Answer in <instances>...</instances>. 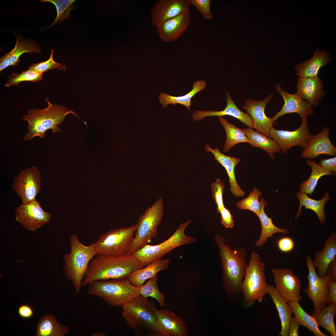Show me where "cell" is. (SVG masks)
Instances as JSON below:
<instances>
[{"mask_svg": "<svg viewBox=\"0 0 336 336\" xmlns=\"http://www.w3.org/2000/svg\"><path fill=\"white\" fill-rule=\"evenodd\" d=\"M214 240L218 246L221 260L222 282L229 300L237 306L241 305V285L248 264L245 249L232 250L225 240L216 234Z\"/></svg>", "mask_w": 336, "mask_h": 336, "instance_id": "1", "label": "cell"}, {"mask_svg": "<svg viewBox=\"0 0 336 336\" xmlns=\"http://www.w3.org/2000/svg\"><path fill=\"white\" fill-rule=\"evenodd\" d=\"M143 267L133 254L118 256L97 254L89 263L82 285L87 286L96 280L125 278L134 271Z\"/></svg>", "mask_w": 336, "mask_h": 336, "instance_id": "2", "label": "cell"}, {"mask_svg": "<svg viewBox=\"0 0 336 336\" xmlns=\"http://www.w3.org/2000/svg\"><path fill=\"white\" fill-rule=\"evenodd\" d=\"M45 100L48 104L46 108L42 109H28L27 114L23 117V119L28 123V131L24 136V140L30 141L36 136L44 139L46 137V132L49 130H51L53 135L57 132H63L58 126L61 125L66 116L69 114L82 119L73 111L67 107L53 105L47 98Z\"/></svg>", "mask_w": 336, "mask_h": 336, "instance_id": "3", "label": "cell"}, {"mask_svg": "<svg viewBox=\"0 0 336 336\" xmlns=\"http://www.w3.org/2000/svg\"><path fill=\"white\" fill-rule=\"evenodd\" d=\"M70 242V252L63 255V268L76 293L79 294L89 263L98 254L94 243L88 245H83L74 233L71 235Z\"/></svg>", "mask_w": 336, "mask_h": 336, "instance_id": "4", "label": "cell"}, {"mask_svg": "<svg viewBox=\"0 0 336 336\" xmlns=\"http://www.w3.org/2000/svg\"><path fill=\"white\" fill-rule=\"evenodd\" d=\"M122 308L123 318L136 335H154L157 308L153 301L139 295Z\"/></svg>", "mask_w": 336, "mask_h": 336, "instance_id": "5", "label": "cell"}, {"mask_svg": "<svg viewBox=\"0 0 336 336\" xmlns=\"http://www.w3.org/2000/svg\"><path fill=\"white\" fill-rule=\"evenodd\" d=\"M87 293L99 297L108 305L122 307L133 298L138 296V287L133 285L125 278L106 280H96L88 285Z\"/></svg>", "mask_w": 336, "mask_h": 336, "instance_id": "6", "label": "cell"}, {"mask_svg": "<svg viewBox=\"0 0 336 336\" xmlns=\"http://www.w3.org/2000/svg\"><path fill=\"white\" fill-rule=\"evenodd\" d=\"M265 268V264L261 261L259 255L252 252L241 285V305L243 308L252 306L256 301H262L268 285L264 273Z\"/></svg>", "mask_w": 336, "mask_h": 336, "instance_id": "7", "label": "cell"}, {"mask_svg": "<svg viewBox=\"0 0 336 336\" xmlns=\"http://www.w3.org/2000/svg\"><path fill=\"white\" fill-rule=\"evenodd\" d=\"M191 222L189 220L180 223L174 234L163 242L154 245L147 244L132 254L145 266L161 259L176 248L196 243L195 237L186 235L184 231Z\"/></svg>", "mask_w": 336, "mask_h": 336, "instance_id": "8", "label": "cell"}, {"mask_svg": "<svg viewBox=\"0 0 336 336\" xmlns=\"http://www.w3.org/2000/svg\"><path fill=\"white\" fill-rule=\"evenodd\" d=\"M164 212L163 199L160 197L139 217L134 238L128 254H133L156 236L157 227Z\"/></svg>", "mask_w": 336, "mask_h": 336, "instance_id": "9", "label": "cell"}, {"mask_svg": "<svg viewBox=\"0 0 336 336\" xmlns=\"http://www.w3.org/2000/svg\"><path fill=\"white\" fill-rule=\"evenodd\" d=\"M137 228L136 224L110 230L101 235L94 243L98 254L118 256L128 254Z\"/></svg>", "mask_w": 336, "mask_h": 336, "instance_id": "10", "label": "cell"}, {"mask_svg": "<svg viewBox=\"0 0 336 336\" xmlns=\"http://www.w3.org/2000/svg\"><path fill=\"white\" fill-rule=\"evenodd\" d=\"M41 174L35 166L21 170L14 178L12 187L21 198L22 204H26L35 200L41 190Z\"/></svg>", "mask_w": 336, "mask_h": 336, "instance_id": "11", "label": "cell"}, {"mask_svg": "<svg viewBox=\"0 0 336 336\" xmlns=\"http://www.w3.org/2000/svg\"><path fill=\"white\" fill-rule=\"evenodd\" d=\"M15 219L26 230L34 232L48 223L52 215L44 210L40 203L35 200L21 204L16 209Z\"/></svg>", "mask_w": 336, "mask_h": 336, "instance_id": "12", "label": "cell"}, {"mask_svg": "<svg viewBox=\"0 0 336 336\" xmlns=\"http://www.w3.org/2000/svg\"><path fill=\"white\" fill-rule=\"evenodd\" d=\"M306 263L309 271L308 283L304 291L313 302L314 310H316L325 307L327 304L326 299L329 292L328 282L330 278L328 275L323 278L318 276L312 258L309 256H307Z\"/></svg>", "mask_w": 336, "mask_h": 336, "instance_id": "13", "label": "cell"}, {"mask_svg": "<svg viewBox=\"0 0 336 336\" xmlns=\"http://www.w3.org/2000/svg\"><path fill=\"white\" fill-rule=\"evenodd\" d=\"M270 134L272 138L279 146L282 154L294 146L304 148L313 135L309 132L307 118H302L301 125L295 130H279L273 127L271 129Z\"/></svg>", "mask_w": 336, "mask_h": 336, "instance_id": "14", "label": "cell"}, {"mask_svg": "<svg viewBox=\"0 0 336 336\" xmlns=\"http://www.w3.org/2000/svg\"><path fill=\"white\" fill-rule=\"evenodd\" d=\"M273 97V94L271 93L261 100L249 99L245 100L242 106V108L246 111L247 114L251 118L253 128L257 132L270 138H272L270 134L271 129L273 127V125L277 123L273 117L270 118L266 116L264 110L266 105Z\"/></svg>", "mask_w": 336, "mask_h": 336, "instance_id": "15", "label": "cell"}, {"mask_svg": "<svg viewBox=\"0 0 336 336\" xmlns=\"http://www.w3.org/2000/svg\"><path fill=\"white\" fill-rule=\"evenodd\" d=\"M274 278L275 287L287 302L300 301L301 282L290 269H271Z\"/></svg>", "mask_w": 336, "mask_h": 336, "instance_id": "16", "label": "cell"}, {"mask_svg": "<svg viewBox=\"0 0 336 336\" xmlns=\"http://www.w3.org/2000/svg\"><path fill=\"white\" fill-rule=\"evenodd\" d=\"M154 335L188 336L189 331L183 319L171 310L157 309Z\"/></svg>", "mask_w": 336, "mask_h": 336, "instance_id": "17", "label": "cell"}, {"mask_svg": "<svg viewBox=\"0 0 336 336\" xmlns=\"http://www.w3.org/2000/svg\"><path fill=\"white\" fill-rule=\"evenodd\" d=\"M189 0H159L151 10L152 22L156 28L167 20L189 11Z\"/></svg>", "mask_w": 336, "mask_h": 336, "instance_id": "18", "label": "cell"}, {"mask_svg": "<svg viewBox=\"0 0 336 336\" xmlns=\"http://www.w3.org/2000/svg\"><path fill=\"white\" fill-rule=\"evenodd\" d=\"M281 84L278 83L275 88L283 97L284 103L281 110L273 117L274 121L284 115L290 113L297 114L301 119L307 118L309 115L314 114L312 106L308 101L296 92L291 94L281 89Z\"/></svg>", "mask_w": 336, "mask_h": 336, "instance_id": "19", "label": "cell"}, {"mask_svg": "<svg viewBox=\"0 0 336 336\" xmlns=\"http://www.w3.org/2000/svg\"><path fill=\"white\" fill-rule=\"evenodd\" d=\"M189 11H185L170 19L157 28L161 42H173L178 39L187 29L190 22Z\"/></svg>", "mask_w": 336, "mask_h": 336, "instance_id": "20", "label": "cell"}, {"mask_svg": "<svg viewBox=\"0 0 336 336\" xmlns=\"http://www.w3.org/2000/svg\"><path fill=\"white\" fill-rule=\"evenodd\" d=\"M329 130L328 127L313 135L303 148L301 156L307 159H314L320 155L336 156V148L331 142L329 137Z\"/></svg>", "mask_w": 336, "mask_h": 336, "instance_id": "21", "label": "cell"}, {"mask_svg": "<svg viewBox=\"0 0 336 336\" xmlns=\"http://www.w3.org/2000/svg\"><path fill=\"white\" fill-rule=\"evenodd\" d=\"M205 148L207 152H210L213 155L217 162L225 169L229 177L228 182L230 185V190L233 196L236 197H244L245 192L242 190L238 184L235 173V167L240 162V159L224 154L217 147L213 149L210 145L206 144Z\"/></svg>", "mask_w": 336, "mask_h": 336, "instance_id": "22", "label": "cell"}, {"mask_svg": "<svg viewBox=\"0 0 336 336\" xmlns=\"http://www.w3.org/2000/svg\"><path fill=\"white\" fill-rule=\"evenodd\" d=\"M322 79L318 76L311 77H299L297 82L296 93L308 101L311 106H316L326 93L323 90Z\"/></svg>", "mask_w": 336, "mask_h": 336, "instance_id": "23", "label": "cell"}, {"mask_svg": "<svg viewBox=\"0 0 336 336\" xmlns=\"http://www.w3.org/2000/svg\"><path fill=\"white\" fill-rule=\"evenodd\" d=\"M227 104L225 108L220 111L214 110H196L192 114L194 121H196L202 120L208 116H222L229 115L238 119L248 127L253 128V123L250 117L247 114L241 111L234 102L227 91H226Z\"/></svg>", "mask_w": 336, "mask_h": 336, "instance_id": "24", "label": "cell"}, {"mask_svg": "<svg viewBox=\"0 0 336 336\" xmlns=\"http://www.w3.org/2000/svg\"><path fill=\"white\" fill-rule=\"evenodd\" d=\"M41 52L35 41L27 40L21 36L16 38L14 48L0 58V73L10 66H16L20 63V57L22 54L25 53H39Z\"/></svg>", "mask_w": 336, "mask_h": 336, "instance_id": "25", "label": "cell"}, {"mask_svg": "<svg viewBox=\"0 0 336 336\" xmlns=\"http://www.w3.org/2000/svg\"><path fill=\"white\" fill-rule=\"evenodd\" d=\"M336 234L332 232L326 239L323 249L315 252L313 265L318 269L316 272L320 277L327 275V270L330 263L336 258Z\"/></svg>", "mask_w": 336, "mask_h": 336, "instance_id": "26", "label": "cell"}, {"mask_svg": "<svg viewBox=\"0 0 336 336\" xmlns=\"http://www.w3.org/2000/svg\"><path fill=\"white\" fill-rule=\"evenodd\" d=\"M331 61L329 52H326L325 49L321 51L317 49L311 59L296 65L294 69L300 77H316L320 68Z\"/></svg>", "mask_w": 336, "mask_h": 336, "instance_id": "27", "label": "cell"}, {"mask_svg": "<svg viewBox=\"0 0 336 336\" xmlns=\"http://www.w3.org/2000/svg\"><path fill=\"white\" fill-rule=\"evenodd\" d=\"M266 293L272 299L278 311L281 321V328L279 336H288L291 321L293 313L292 308L282 296L274 285H268Z\"/></svg>", "mask_w": 336, "mask_h": 336, "instance_id": "28", "label": "cell"}, {"mask_svg": "<svg viewBox=\"0 0 336 336\" xmlns=\"http://www.w3.org/2000/svg\"><path fill=\"white\" fill-rule=\"evenodd\" d=\"M171 261L169 258L161 259L154 261L142 268L136 269L127 278L133 286L139 287L146 281L157 275L160 271L167 269Z\"/></svg>", "mask_w": 336, "mask_h": 336, "instance_id": "29", "label": "cell"}, {"mask_svg": "<svg viewBox=\"0 0 336 336\" xmlns=\"http://www.w3.org/2000/svg\"><path fill=\"white\" fill-rule=\"evenodd\" d=\"M260 202L261 209L258 217L261 225V231L259 239L254 243L256 246L260 247L265 244L269 237L272 238L273 234L277 233L287 234L289 231L286 228H281L274 225L272 218H270L266 214L264 208L268 204L264 198L261 197Z\"/></svg>", "mask_w": 336, "mask_h": 336, "instance_id": "30", "label": "cell"}, {"mask_svg": "<svg viewBox=\"0 0 336 336\" xmlns=\"http://www.w3.org/2000/svg\"><path fill=\"white\" fill-rule=\"evenodd\" d=\"M296 194L299 201V206L298 211L294 218L297 219L300 216L301 214L302 206H304L305 208L311 209L315 213L321 224H324L325 223L326 218L324 212V207L325 203L329 201L330 198L328 191L325 192L323 198L319 200L310 198L305 193L296 192Z\"/></svg>", "mask_w": 336, "mask_h": 336, "instance_id": "31", "label": "cell"}, {"mask_svg": "<svg viewBox=\"0 0 336 336\" xmlns=\"http://www.w3.org/2000/svg\"><path fill=\"white\" fill-rule=\"evenodd\" d=\"M243 130L248 138V143L252 147H259L266 151L273 161L274 159V154L281 152L279 146L273 139L252 128H244Z\"/></svg>", "mask_w": 336, "mask_h": 336, "instance_id": "32", "label": "cell"}, {"mask_svg": "<svg viewBox=\"0 0 336 336\" xmlns=\"http://www.w3.org/2000/svg\"><path fill=\"white\" fill-rule=\"evenodd\" d=\"M69 331L68 326H64L52 315L47 314L40 319L37 325L36 336H64Z\"/></svg>", "mask_w": 336, "mask_h": 336, "instance_id": "33", "label": "cell"}, {"mask_svg": "<svg viewBox=\"0 0 336 336\" xmlns=\"http://www.w3.org/2000/svg\"><path fill=\"white\" fill-rule=\"evenodd\" d=\"M207 83L204 80L195 82L193 85V89L189 93L182 96H175L169 95L165 93L160 94L159 99L160 102L164 108L169 104L176 105L180 104L185 106L190 111V106L191 103L192 98L197 93L204 90Z\"/></svg>", "mask_w": 336, "mask_h": 336, "instance_id": "34", "label": "cell"}, {"mask_svg": "<svg viewBox=\"0 0 336 336\" xmlns=\"http://www.w3.org/2000/svg\"><path fill=\"white\" fill-rule=\"evenodd\" d=\"M336 315V304L332 302L326 307L314 310L311 315L318 325L325 329L331 336H336L334 318Z\"/></svg>", "mask_w": 336, "mask_h": 336, "instance_id": "35", "label": "cell"}, {"mask_svg": "<svg viewBox=\"0 0 336 336\" xmlns=\"http://www.w3.org/2000/svg\"><path fill=\"white\" fill-rule=\"evenodd\" d=\"M219 120L224 128L226 134L223 149L224 152H228L234 146L239 143H248V138L243 129L229 123L222 116L219 117Z\"/></svg>", "mask_w": 336, "mask_h": 336, "instance_id": "36", "label": "cell"}, {"mask_svg": "<svg viewBox=\"0 0 336 336\" xmlns=\"http://www.w3.org/2000/svg\"><path fill=\"white\" fill-rule=\"evenodd\" d=\"M306 162L308 166L311 168V173L306 180L301 182L299 186L300 189L299 192L305 193L311 195L314 191L319 180L321 177L325 175L334 174L333 173L324 169L315 161L307 160Z\"/></svg>", "mask_w": 336, "mask_h": 336, "instance_id": "37", "label": "cell"}, {"mask_svg": "<svg viewBox=\"0 0 336 336\" xmlns=\"http://www.w3.org/2000/svg\"><path fill=\"white\" fill-rule=\"evenodd\" d=\"M287 303L291 306L296 319L300 325L307 328L316 336H328L319 330V325L315 319L303 309L299 301H296Z\"/></svg>", "mask_w": 336, "mask_h": 336, "instance_id": "38", "label": "cell"}, {"mask_svg": "<svg viewBox=\"0 0 336 336\" xmlns=\"http://www.w3.org/2000/svg\"><path fill=\"white\" fill-rule=\"evenodd\" d=\"M158 276L148 280L144 284L138 287L139 294L145 298L151 297L154 298L161 307L165 305V297L161 292L158 286Z\"/></svg>", "mask_w": 336, "mask_h": 336, "instance_id": "39", "label": "cell"}, {"mask_svg": "<svg viewBox=\"0 0 336 336\" xmlns=\"http://www.w3.org/2000/svg\"><path fill=\"white\" fill-rule=\"evenodd\" d=\"M262 192L256 188L245 198L238 201L236 203L237 208L240 210H248L255 213L258 217L261 209V204L259 200Z\"/></svg>", "mask_w": 336, "mask_h": 336, "instance_id": "40", "label": "cell"}, {"mask_svg": "<svg viewBox=\"0 0 336 336\" xmlns=\"http://www.w3.org/2000/svg\"><path fill=\"white\" fill-rule=\"evenodd\" d=\"M43 77V73L29 68L27 70L22 71L21 73L11 74L4 85L7 87L14 85L18 86L21 82L25 81L37 82L41 81Z\"/></svg>", "mask_w": 336, "mask_h": 336, "instance_id": "41", "label": "cell"}, {"mask_svg": "<svg viewBox=\"0 0 336 336\" xmlns=\"http://www.w3.org/2000/svg\"><path fill=\"white\" fill-rule=\"evenodd\" d=\"M41 2H48L54 4L57 11V16L54 21L49 27L61 22L67 19L70 16V12L74 9L73 3L75 0H41Z\"/></svg>", "mask_w": 336, "mask_h": 336, "instance_id": "42", "label": "cell"}, {"mask_svg": "<svg viewBox=\"0 0 336 336\" xmlns=\"http://www.w3.org/2000/svg\"><path fill=\"white\" fill-rule=\"evenodd\" d=\"M53 53L54 50L52 49L50 58L48 60L38 63H33L29 67V68L43 74L45 72L54 68H57L58 70L66 71L67 69L65 66L63 65L54 60Z\"/></svg>", "mask_w": 336, "mask_h": 336, "instance_id": "43", "label": "cell"}, {"mask_svg": "<svg viewBox=\"0 0 336 336\" xmlns=\"http://www.w3.org/2000/svg\"><path fill=\"white\" fill-rule=\"evenodd\" d=\"M225 186L224 183L219 179H217L215 182L211 184L212 197L217 205V212L218 213H219L220 210L225 207L223 199Z\"/></svg>", "mask_w": 336, "mask_h": 336, "instance_id": "44", "label": "cell"}, {"mask_svg": "<svg viewBox=\"0 0 336 336\" xmlns=\"http://www.w3.org/2000/svg\"><path fill=\"white\" fill-rule=\"evenodd\" d=\"M192 5L200 12L203 18L210 20L212 18L213 15L210 9L211 0H189Z\"/></svg>", "mask_w": 336, "mask_h": 336, "instance_id": "45", "label": "cell"}, {"mask_svg": "<svg viewBox=\"0 0 336 336\" xmlns=\"http://www.w3.org/2000/svg\"><path fill=\"white\" fill-rule=\"evenodd\" d=\"M221 215V222L226 228H232L234 226L233 216L229 210L224 207L220 211Z\"/></svg>", "mask_w": 336, "mask_h": 336, "instance_id": "46", "label": "cell"}, {"mask_svg": "<svg viewBox=\"0 0 336 336\" xmlns=\"http://www.w3.org/2000/svg\"><path fill=\"white\" fill-rule=\"evenodd\" d=\"M277 243L279 250L282 252H289L292 250L294 247V241L289 237L281 238L277 241Z\"/></svg>", "mask_w": 336, "mask_h": 336, "instance_id": "47", "label": "cell"}, {"mask_svg": "<svg viewBox=\"0 0 336 336\" xmlns=\"http://www.w3.org/2000/svg\"><path fill=\"white\" fill-rule=\"evenodd\" d=\"M325 170L334 174L336 173V157H334L328 159L322 158L318 162Z\"/></svg>", "mask_w": 336, "mask_h": 336, "instance_id": "48", "label": "cell"}, {"mask_svg": "<svg viewBox=\"0 0 336 336\" xmlns=\"http://www.w3.org/2000/svg\"><path fill=\"white\" fill-rule=\"evenodd\" d=\"M19 316L22 318L28 319L33 315L34 312L32 308L30 305L23 304L20 306L18 309Z\"/></svg>", "mask_w": 336, "mask_h": 336, "instance_id": "49", "label": "cell"}, {"mask_svg": "<svg viewBox=\"0 0 336 336\" xmlns=\"http://www.w3.org/2000/svg\"><path fill=\"white\" fill-rule=\"evenodd\" d=\"M328 286L329 292L326 299L327 304L333 302L336 304V282L330 280Z\"/></svg>", "mask_w": 336, "mask_h": 336, "instance_id": "50", "label": "cell"}, {"mask_svg": "<svg viewBox=\"0 0 336 336\" xmlns=\"http://www.w3.org/2000/svg\"><path fill=\"white\" fill-rule=\"evenodd\" d=\"M300 325L294 315L292 316L288 336H298L299 328Z\"/></svg>", "mask_w": 336, "mask_h": 336, "instance_id": "51", "label": "cell"}, {"mask_svg": "<svg viewBox=\"0 0 336 336\" xmlns=\"http://www.w3.org/2000/svg\"><path fill=\"white\" fill-rule=\"evenodd\" d=\"M327 275L330 278V280L336 282V258L330 263L327 270Z\"/></svg>", "mask_w": 336, "mask_h": 336, "instance_id": "52", "label": "cell"}, {"mask_svg": "<svg viewBox=\"0 0 336 336\" xmlns=\"http://www.w3.org/2000/svg\"><path fill=\"white\" fill-rule=\"evenodd\" d=\"M94 336H105V335L104 333H103L100 332H96L93 334Z\"/></svg>", "mask_w": 336, "mask_h": 336, "instance_id": "53", "label": "cell"}]
</instances>
